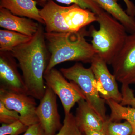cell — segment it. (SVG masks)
<instances>
[{"label": "cell", "instance_id": "ac0fdd59", "mask_svg": "<svg viewBox=\"0 0 135 135\" xmlns=\"http://www.w3.org/2000/svg\"><path fill=\"white\" fill-rule=\"evenodd\" d=\"M32 37L17 32L1 29L0 51H11L17 46L29 41Z\"/></svg>", "mask_w": 135, "mask_h": 135}, {"label": "cell", "instance_id": "7402d4cb", "mask_svg": "<svg viewBox=\"0 0 135 135\" xmlns=\"http://www.w3.org/2000/svg\"><path fill=\"white\" fill-rule=\"evenodd\" d=\"M28 127L20 120L10 124H2L0 135H19L25 132Z\"/></svg>", "mask_w": 135, "mask_h": 135}, {"label": "cell", "instance_id": "e0dca14e", "mask_svg": "<svg viewBox=\"0 0 135 135\" xmlns=\"http://www.w3.org/2000/svg\"><path fill=\"white\" fill-rule=\"evenodd\" d=\"M106 104L111 110L110 115L108 118L109 120L116 122L123 120L127 121L133 128L132 135H135V108L122 105L112 99L106 100Z\"/></svg>", "mask_w": 135, "mask_h": 135}, {"label": "cell", "instance_id": "d6986e66", "mask_svg": "<svg viewBox=\"0 0 135 135\" xmlns=\"http://www.w3.org/2000/svg\"><path fill=\"white\" fill-rule=\"evenodd\" d=\"M104 133L105 135H132L133 129L127 121L116 122L110 120L108 118L105 122Z\"/></svg>", "mask_w": 135, "mask_h": 135}, {"label": "cell", "instance_id": "ffe728a7", "mask_svg": "<svg viewBox=\"0 0 135 135\" xmlns=\"http://www.w3.org/2000/svg\"><path fill=\"white\" fill-rule=\"evenodd\" d=\"M37 4L43 6L49 0H35ZM66 5L76 4L82 8L90 10L97 15H99L104 10L96 2L95 0H53Z\"/></svg>", "mask_w": 135, "mask_h": 135}, {"label": "cell", "instance_id": "5b68a950", "mask_svg": "<svg viewBox=\"0 0 135 135\" xmlns=\"http://www.w3.org/2000/svg\"><path fill=\"white\" fill-rule=\"evenodd\" d=\"M44 81L58 96L62 104L65 115L71 113L76 103L85 97L79 87L72 81H68L60 70L55 68L45 73Z\"/></svg>", "mask_w": 135, "mask_h": 135}, {"label": "cell", "instance_id": "5bb4252c", "mask_svg": "<svg viewBox=\"0 0 135 135\" xmlns=\"http://www.w3.org/2000/svg\"><path fill=\"white\" fill-rule=\"evenodd\" d=\"M37 5L35 0H0V8L6 9L16 16L30 18L44 25Z\"/></svg>", "mask_w": 135, "mask_h": 135}, {"label": "cell", "instance_id": "4fadbf2b", "mask_svg": "<svg viewBox=\"0 0 135 135\" xmlns=\"http://www.w3.org/2000/svg\"><path fill=\"white\" fill-rule=\"evenodd\" d=\"M66 7L58 5L53 0H49L42 6L40 13L46 26L45 32H68L62 22V13Z\"/></svg>", "mask_w": 135, "mask_h": 135}, {"label": "cell", "instance_id": "9a60e30c", "mask_svg": "<svg viewBox=\"0 0 135 135\" xmlns=\"http://www.w3.org/2000/svg\"><path fill=\"white\" fill-rule=\"evenodd\" d=\"M75 120L79 129L88 128L104 132V121L85 99L77 103Z\"/></svg>", "mask_w": 135, "mask_h": 135}, {"label": "cell", "instance_id": "6da1fadb", "mask_svg": "<svg viewBox=\"0 0 135 135\" xmlns=\"http://www.w3.org/2000/svg\"><path fill=\"white\" fill-rule=\"evenodd\" d=\"M41 24L32 38L11 51L22 71L27 94L40 100L46 88L44 74L50 58L45 32Z\"/></svg>", "mask_w": 135, "mask_h": 135}, {"label": "cell", "instance_id": "7c38bea8", "mask_svg": "<svg viewBox=\"0 0 135 135\" xmlns=\"http://www.w3.org/2000/svg\"><path fill=\"white\" fill-rule=\"evenodd\" d=\"M40 24L33 20L16 16L6 9L0 8V27L3 29L33 36Z\"/></svg>", "mask_w": 135, "mask_h": 135}, {"label": "cell", "instance_id": "ba28073f", "mask_svg": "<svg viewBox=\"0 0 135 135\" xmlns=\"http://www.w3.org/2000/svg\"><path fill=\"white\" fill-rule=\"evenodd\" d=\"M56 96L46 86L45 94L36 108L39 123L46 135H55L62 126L57 109Z\"/></svg>", "mask_w": 135, "mask_h": 135}, {"label": "cell", "instance_id": "cb8c5ba5", "mask_svg": "<svg viewBox=\"0 0 135 135\" xmlns=\"http://www.w3.org/2000/svg\"><path fill=\"white\" fill-rule=\"evenodd\" d=\"M121 93L122 100L120 104L122 105H129L135 108V97L133 90L130 88L128 84H122Z\"/></svg>", "mask_w": 135, "mask_h": 135}, {"label": "cell", "instance_id": "83f0119b", "mask_svg": "<svg viewBox=\"0 0 135 135\" xmlns=\"http://www.w3.org/2000/svg\"><path fill=\"white\" fill-rule=\"evenodd\" d=\"M134 83H135V81Z\"/></svg>", "mask_w": 135, "mask_h": 135}, {"label": "cell", "instance_id": "30bf717a", "mask_svg": "<svg viewBox=\"0 0 135 135\" xmlns=\"http://www.w3.org/2000/svg\"><path fill=\"white\" fill-rule=\"evenodd\" d=\"M18 67V63L10 51H0V88L12 92L27 94Z\"/></svg>", "mask_w": 135, "mask_h": 135}, {"label": "cell", "instance_id": "2e32d148", "mask_svg": "<svg viewBox=\"0 0 135 135\" xmlns=\"http://www.w3.org/2000/svg\"><path fill=\"white\" fill-rule=\"evenodd\" d=\"M103 10L123 25L130 34L135 33V17L128 15L123 10L118 0H95Z\"/></svg>", "mask_w": 135, "mask_h": 135}, {"label": "cell", "instance_id": "8992f818", "mask_svg": "<svg viewBox=\"0 0 135 135\" xmlns=\"http://www.w3.org/2000/svg\"><path fill=\"white\" fill-rule=\"evenodd\" d=\"M111 65L116 80L122 84L134 83L135 33L128 35Z\"/></svg>", "mask_w": 135, "mask_h": 135}, {"label": "cell", "instance_id": "4316f807", "mask_svg": "<svg viewBox=\"0 0 135 135\" xmlns=\"http://www.w3.org/2000/svg\"><path fill=\"white\" fill-rule=\"evenodd\" d=\"M83 135H105L103 132L98 131L88 128H83L80 129Z\"/></svg>", "mask_w": 135, "mask_h": 135}, {"label": "cell", "instance_id": "603a6c76", "mask_svg": "<svg viewBox=\"0 0 135 135\" xmlns=\"http://www.w3.org/2000/svg\"><path fill=\"white\" fill-rule=\"evenodd\" d=\"M20 116L16 111L8 109L0 101V122L2 124H10L20 120Z\"/></svg>", "mask_w": 135, "mask_h": 135}, {"label": "cell", "instance_id": "484cf974", "mask_svg": "<svg viewBox=\"0 0 135 135\" xmlns=\"http://www.w3.org/2000/svg\"><path fill=\"white\" fill-rule=\"evenodd\" d=\"M127 7L126 12L128 15L135 17V5L133 2L130 0H123Z\"/></svg>", "mask_w": 135, "mask_h": 135}, {"label": "cell", "instance_id": "44dd1931", "mask_svg": "<svg viewBox=\"0 0 135 135\" xmlns=\"http://www.w3.org/2000/svg\"><path fill=\"white\" fill-rule=\"evenodd\" d=\"M55 135H83L71 113L65 115L62 126Z\"/></svg>", "mask_w": 135, "mask_h": 135}, {"label": "cell", "instance_id": "3957f363", "mask_svg": "<svg viewBox=\"0 0 135 135\" xmlns=\"http://www.w3.org/2000/svg\"><path fill=\"white\" fill-rule=\"evenodd\" d=\"M99 28L91 26L89 33L91 44L99 57L111 65L125 42L128 35L123 25L104 11L97 15Z\"/></svg>", "mask_w": 135, "mask_h": 135}, {"label": "cell", "instance_id": "7a4b0ae2", "mask_svg": "<svg viewBox=\"0 0 135 135\" xmlns=\"http://www.w3.org/2000/svg\"><path fill=\"white\" fill-rule=\"evenodd\" d=\"M89 32L85 27L78 32L65 33L45 32L50 58L45 73L59 64L75 61L90 64L97 52L85 36Z\"/></svg>", "mask_w": 135, "mask_h": 135}, {"label": "cell", "instance_id": "d4e9b609", "mask_svg": "<svg viewBox=\"0 0 135 135\" xmlns=\"http://www.w3.org/2000/svg\"><path fill=\"white\" fill-rule=\"evenodd\" d=\"M23 135H46L40 123L29 126Z\"/></svg>", "mask_w": 135, "mask_h": 135}, {"label": "cell", "instance_id": "277c9868", "mask_svg": "<svg viewBox=\"0 0 135 135\" xmlns=\"http://www.w3.org/2000/svg\"><path fill=\"white\" fill-rule=\"evenodd\" d=\"M60 71L66 79L74 83L79 87L85 97V100L105 121L106 101L101 97L97 89L96 82L91 68H86L77 62L71 67L61 68Z\"/></svg>", "mask_w": 135, "mask_h": 135}, {"label": "cell", "instance_id": "8fae6325", "mask_svg": "<svg viewBox=\"0 0 135 135\" xmlns=\"http://www.w3.org/2000/svg\"><path fill=\"white\" fill-rule=\"evenodd\" d=\"M62 16L63 24L68 32L79 31L97 20L95 13L76 4L66 6Z\"/></svg>", "mask_w": 135, "mask_h": 135}, {"label": "cell", "instance_id": "9c48e42d", "mask_svg": "<svg viewBox=\"0 0 135 135\" xmlns=\"http://www.w3.org/2000/svg\"><path fill=\"white\" fill-rule=\"evenodd\" d=\"M90 65L95 79L97 89L101 97L105 101L112 99L120 103L122 95L118 89L117 80L114 74L109 71L106 62L97 54Z\"/></svg>", "mask_w": 135, "mask_h": 135}, {"label": "cell", "instance_id": "52a82bcc", "mask_svg": "<svg viewBox=\"0 0 135 135\" xmlns=\"http://www.w3.org/2000/svg\"><path fill=\"white\" fill-rule=\"evenodd\" d=\"M35 99L26 94L12 92L0 88V101L8 109L19 114L20 120L28 127L39 123Z\"/></svg>", "mask_w": 135, "mask_h": 135}]
</instances>
